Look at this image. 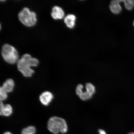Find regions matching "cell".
<instances>
[{"mask_svg":"<svg viewBox=\"0 0 134 134\" xmlns=\"http://www.w3.org/2000/svg\"><path fill=\"white\" fill-rule=\"evenodd\" d=\"M13 113V108L9 104L4 105L3 102L1 101L0 104V114L2 116H9Z\"/></svg>","mask_w":134,"mask_h":134,"instance_id":"ba28073f","label":"cell"},{"mask_svg":"<svg viewBox=\"0 0 134 134\" xmlns=\"http://www.w3.org/2000/svg\"><path fill=\"white\" fill-rule=\"evenodd\" d=\"M8 93L1 87L0 89V99L1 101H4L8 98Z\"/></svg>","mask_w":134,"mask_h":134,"instance_id":"5bb4252c","label":"cell"},{"mask_svg":"<svg viewBox=\"0 0 134 134\" xmlns=\"http://www.w3.org/2000/svg\"><path fill=\"white\" fill-rule=\"evenodd\" d=\"M51 15L54 19H61L64 17V12L61 7L54 6L52 9Z\"/></svg>","mask_w":134,"mask_h":134,"instance_id":"52a82bcc","label":"cell"},{"mask_svg":"<svg viewBox=\"0 0 134 134\" xmlns=\"http://www.w3.org/2000/svg\"><path fill=\"white\" fill-rule=\"evenodd\" d=\"M133 26H134V23H133Z\"/></svg>","mask_w":134,"mask_h":134,"instance_id":"ac0fdd59","label":"cell"},{"mask_svg":"<svg viewBox=\"0 0 134 134\" xmlns=\"http://www.w3.org/2000/svg\"><path fill=\"white\" fill-rule=\"evenodd\" d=\"M48 128L50 132L54 134H58L59 133H65L68 130L66 120L57 116H53L50 118L48 123Z\"/></svg>","mask_w":134,"mask_h":134,"instance_id":"7a4b0ae2","label":"cell"},{"mask_svg":"<svg viewBox=\"0 0 134 134\" xmlns=\"http://www.w3.org/2000/svg\"><path fill=\"white\" fill-rule=\"evenodd\" d=\"M53 95L51 92L49 91H45L40 95L39 99L42 104L47 106L49 104L53 99Z\"/></svg>","mask_w":134,"mask_h":134,"instance_id":"8992f818","label":"cell"},{"mask_svg":"<svg viewBox=\"0 0 134 134\" xmlns=\"http://www.w3.org/2000/svg\"><path fill=\"white\" fill-rule=\"evenodd\" d=\"M37 59L32 58L31 55L25 54L21 57L17 62L18 71L25 77H31L35 72L31 67H36L39 64Z\"/></svg>","mask_w":134,"mask_h":134,"instance_id":"6da1fadb","label":"cell"},{"mask_svg":"<svg viewBox=\"0 0 134 134\" xmlns=\"http://www.w3.org/2000/svg\"><path fill=\"white\" fill-rule=\"evenodd\" d=\"M76 19V17L74 15L69 14L64 18V23L68 27L72 29L75 26Z\"/></svg>","mask_w":134,"mask_h":134,"instance_id":"8fae6325","label":"cell"},{"mask_svg":"<svg viewBox=\"0 0 134 134\" xmlns=\"http://www.w3.org/2000/svg\"><path fill=\"white\" fill-rule=\"evenodd\" d=\"M99 134H107L105 131L102 129H99L98 130Z\"/></svg>","mask_w":134,"mask_h":134,"instance_id":"9a60e30c","label":"cell"},{"mask_svg":"<svg viewBox=\"0 0 134 134\" xmlns=\"http://www.w3.org/2000/svg\"><path fill=\"white\" fill-rule=\"evenodd\" d=\"M122 2L121 0H115L111 1L110 5V8L111 12L115 14H118L121 12L122 7L120 3Z\"/></svg>","mask_w":134,"mask_h":134,"instance_id":"9c48e42d","label":"cell"},{"mask_svg":"<svg viewBox=\"0 0 134 134\" xmlns=\"http://www.w3.org/2000/svg\"><path fill=\"white\" fill-rule=\"evenodd\" d=\"M18 18L23 24L27 27L34 26L37 21L36 13L26 7L23 8L18 13Z\"/></svg>","mask_w":134,"mask_h":134,"instance_id":"277c9868","label":"cell"},{"mask_svg":"<svg viewBox=\"0 0 134 134\" xmlns=\"http://www.w3.org/2000/svg\"><path fill=\"white\" fill-rule=\"evenodd\" d=\"M36 132V129L34 126H29L23 129L21 134H35Z\"/></svg>","mask_w":134,"mask_h":134,"instance_id":"4fadbf2b","label":"cell"},{"mask_svg":"<svg viewBox=\"0 0 134 134\" xmlns=\"http://www.w3.org/2000/svg\"><path fill=\"white\" fill-rule=\"evenodd\" d=\"M124 4L126 8L128 10H131L134 7V1L133 0H123L121 1Z\"/></svg>","mask_w":134,"mask_h":134,"instance_id":"7c38bea8","label":"cell"},{"mask_svg":"<svg viewBox=\"0 0 134 134\" xmlns=\"http://www.w3.org/2000/svg\"><path fill=\"white\" fill-rule=\"evenodd\" d=\"M1 55L3 59L6 62L10 64H14L17 62L19 55L17 51L11 45L5 44L1 49Z\"/></svg>","mask_w":134,"mask_h":134,"instance_id":"3957f363","label":"cell"},{"mask_svg":"<svg viewBox=\"0 0 134 134\" xmlns=\"http://www.w3.org/2000/svg\"><path fill=\"white\" fill-rule=\"evenodd\" d=\"M14 86V81L12 79H9L4 82L2 86L1 87L8 93H9L13 91Z\"/></svg>","mask_w":134,"mask_h":134,"instance_id":"30bf717a","label":"cell"},{"mask_svg":"<svg viewBox=\"0 0 134 134\" xmlns=\"http://www.w3.org/2000/svg\"><path fill=\"white\" fill-rule=\"evenodd\" d=\"M4 134H12L11 133H10L9 132H7L5 133Z\"/></svg>","mask_w":134,"mask_h":134,"instance_id":"2e32d148","label":"cell"},{"mask_svg":"<svg viewBox=\"0 0 134 134\" xmlns=\"http://www.w3.org/2000/svg\"><path fill=\"white\" fill-rule=\"evenodd\" d=\"M96 91L94 85L91 83H88L85 85V90H83L82 85L79 84L76 87V93L81 100H89L92 98Z\"/></svg>","mask_w":134,"mask_h":134,"instance_id":"5b68a950","label":"cell"},{"mask_svg":"<svg viewBox=\"0 0 134 134\" xmlns=\"http://www.w3.org/2000/svg\"><path fill=\"white\" fill-rule=\"evenodd\" d=\"M128 134H134V132H130V133H129Z\"/></svg>","mask_w":134,"mask_h":134,"instance_id":"e0dca14e","label":"cell"}]
</instances>
